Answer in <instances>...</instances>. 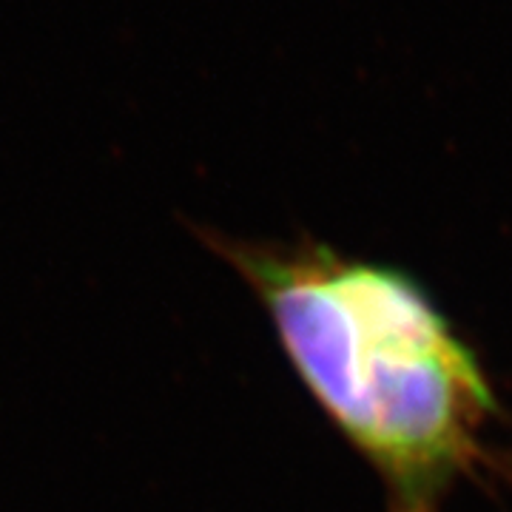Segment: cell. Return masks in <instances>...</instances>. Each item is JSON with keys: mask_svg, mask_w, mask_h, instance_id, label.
<instances>
[{"mask_svg": "<svg viewBox=\"0 0 512 512\" xmlns=\"http://www.w3.org/2000/svg\"><path fill=\"white\" fill-rule=\"evenodd\" d=\"M194 234L259 299L299 382L382 481L387 512H444L464 481H510L493 382L410 271L313 237Z\"/></svg>", "mask_w": 512, "mask_h": 512, "instance_id": "cell-1", "label": "cell"}]
</instances>
